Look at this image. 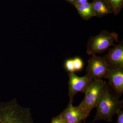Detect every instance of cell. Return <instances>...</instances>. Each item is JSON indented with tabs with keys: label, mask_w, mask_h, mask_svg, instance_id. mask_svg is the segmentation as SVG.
I'll return each instance as SVG.
<instances>
[{
	"label": "cell",
	"mask_w": 123,
	"mask_h": 123,
	"mask_svg": "<svg viewBox=\"0 0 123 123\" xmlns=\"http://www.w3.org/2000/svg\"><path fill=\"white\" fill-rule=\"evenodd\" d=\"M88 0H76V5L75 7L77 5H83L88 3Z\"/></svg>",
	"instance_id": "obj_17"
},
{
	"label": "cell",
	"mask_w": 123,
	"mask_h": 123,
	"mask_svg": "<svg viewBox=\"0 0 123 123\" xmlns=\"http://www.w3.org/2000/svg\"><path fill=\"white\" fill-rule=\"evenodd\" d=\"M66 1L74 6L76 5V0H66Z\"/></svg>",
	"instance_id": "obj_18"
},
{
	"label": "cell",
	"mask_w": 123,
	"mask_h": 123,
	"mask_svg": "<svg viewBox=\"0 0 123 123\" xmlns=\"http://www.w3.org/2000/svg\"><path fill=\"white\" fill-rule=\"evenodd\" d=\"M95 16L103 17L110 14L112 11L104 0H93L92 2Z\"/></svg>",
	"instance_id": "obj_9"
},
{
	"label": "cell",
	"mask_w": 123,
	"mask_h": 123,
	"mask_svg": "<svg viewBox=\"0 0 123 123\" xmlns=\"http://www.w3.org/2000/svg\"><path fill=\"white\" fill-rule=\"evenodd\" d=\"M84 123H85V121H84Z\"/></svg>",
	"instance_id": "obj_20"
},
{
	"label": "cell",
	"mask_w": 123,
	"mask_h": 123,
	"mask_svg": "<svg viewBox=\"0 0 123 123\" xmlns=\"http://www.w3.org/2000/svg\"><path fill=\"white\" fill-rule=\"evenodd\" d=\"M117 114V118L116 123H123V111L120 110Z\"/></svg>",
	"instance_id": "obj_15"
},
{
	"label": "cell",
	"mask_w": 123,
	"mask_h": 123,
	"mask_svg": "<svg viewBox=\"0 0 123 123\" xmlns=\"http://www.w3.org/2000/svg\"><path fill=\"white\" fill-rule=\"evenodd\" d=\"M110 7L112 13L115 15L118 14L123 7V0H104Z\"/></svg>",
	"instance_id": "obj_11"
},
{
	"label": "cell",
	"mask_w": 123,
	"mask_h": 123,
	"mask_svg": "<svg viewBox=\"0 0 123 123\" xmlns=\"http://www.w3.org/2000/svg\"><path fill=\"white\" fill-rule=\"evenodd\" d=\"M51 123H64V122L59 116L57 117L53 118L52 120Z\"/></svg>",
	"instance_id": "obj_16"
},
{
	"label": "cell",
	"mask_w": 123,
	"mask_h": 123,
	"mask_svg": "<svg viewBox=\"0 0 123 123\" xmlns=\"http://www.w3.org/2000/svg\"><path fill=\"white\" fill-rule=\"evenodd\" d=\"M73 63L75 71H79L83 68V62L79 57H76L73 59Z\"/></svg>",
	"instance_id": "obj_12"
},
{
	"label": "cell",
	"mask_w": 123,
	"mask_h": 123,
	"mask_svg": "<svg viewBox=\"0 0 123 123\" xmlns=\"http://www.w3.org/2000/svg\"><path fill=\"white\" fill-rule=\"evenodd\" d=\"M68 76V95L69 101L73 103L75 95L79 92L85 93L94 80L87 74L84 76L79 77L74 72L70 73Z\"/></svg>",
	"instance_id": "obj_4"
},
{
	"label": "cell",
	"mask_w": 123,
	"mask_h": 123,
	"mask_svg": "<svg viewBox=\"0 0 123 123\" xmlns=\"http://www.w3.org/2000/svg\"><path fill=\"white\" fill-rule=\"evenodd\" d=\"M59 116L64 121L78 122L85 120L89 116L78 106H74L73 103L69 101L67 108Z\"/></svg>",
	"instance_id": "obj_8"
},
{
	"label": "cell",
	"mask_w": 123,
	"mask_h": 123,
	"mask_svg": "<svg viewBox=\"0 0 123 123\" xmlns=\"http://www.w3.org/2000/svg\"><path fill=\"white\" fill-rule=\"evenodd\" d=\"M109 68L123 67V41L119 42L104 56Z\"/></svg>",
	"instance_id": "obj_6"
},
{
	"label": "cell",
	"mask_w": 123,
	"mask_h": 123,
	"mask_svg": "<svg viewBox=\"0 0 123 123\" xmlns=\"http://www.w3.org/2000/svg\"><path fill=\"white\" fill-rule=\"evenodd\" d=\"M64 123H82L81 121L78 122H68V121H64Z\"/></svg>",
	"instance_id": "obj_19"
},
{
	"label": "cell",
	"mask_w": 123,
	"mask_h": 123,
	"mask_svg": "<svg viewBox=\"0 0 123 123\" xmlns=\"http://www.w3.org/2000/svg\"><path fill=\"white\" fill-rule=\"evenodd\" d=\"M108 68L103 57L93 55L88 61L86 72L93 80L106 78Z\"/></svg>",
	"instance_id": "obj_5"
},
{
	"label": "cell",
	"mask_w": 123,
	"mask_h": 123,
	"mask_svg": "<svg viewBox=\"0 0 123 123\" xmlns=\"http://www.w3.org/2000/svg\"><path fill=\"white\" fill-rule=\"evenodd\" d=\"M106 78L118 97H121L123 93V67L108 68Z\"/></svg>",
	"instance_id": "obj_7"
},
{
	"label": "cell",
	"mask_w": 123,
	"mask_h": 123,
	"mask_svg": "<svg viewBox=\"0 0 123 123\" xmlns=\"http://www.w3.org/2000/svg\"><path fill=\"white\" fill-rule=\"evenodd\" d=\"M0 123H18L14 122L13 120H11L7 116L5 115L1 116L0 115Z\"/></svg>",
	"instance_id": "obj_14"
},
{
	"label": "cell",
	"mask_w": 123,
	"mask_h": 123,
	"mask_svg": "<svg viewBox=\"0 0 123 123\" xmlns=\"http://www.w3.org/2000/svg\"><path fill=\"white\" fill-rule=\"evenodd\" d=\"M105 81L103 79L94 80L86 91L85 96L78 106L88 116L97 107L101 98Z\"/></svg>",
	"instance_id": "obj_3"
},
{
	"label": "cell",
	"mask_w": 123,
	"mask_h": 123,
	"mask_svg": "<svg viewBox=\"0 0 123 123\" xmlns=\"http://www.w3.org/2000/svg\"><path fill=\"white\" fill-rule=\"evenodd\" d=\"M75 7L83 20H88L95 17L92 2H88L83 5H77Z\"/></svg>",
	"instance_id": "obj_10"
},
{
	"label": "cell",
	"mask_w": 123,
	"mask_h": 123,
	"mask_svg": "<svg viewBox=\"0 0 123 123\" xmlns=\"http://www.w3.org/2000/svg\"><path fill=\"white\" fill-rule=\"evenodd\" d=\"M123 107V100L119 99V97L110 85L105 81L102 95L96 107L97 113L93 123L99 120L111 123L113 117Z\"/></svg>",
	"instance_id": "obj_1"
},
{
	"label": "cell",
	"mask_w": 123,
	"mask_h": 123,
	"mask_svg": "<svg viewBox=\"0 0 123 123\" xmlns=\"http://www.w3.org/2000/svg\"><path fill=\"white\" fill-rule=\"evenodd\" d=\"M118 35L115 32L103 30L98 35L91 36L86 44V52L88 55H96L102 53L111 46H114L115 42H119Z\"/></svg>",
	"instance_id": "obj_2"
},
{
	"label": "cell",
	"mask_w": 123,
	"mask_h": 123,
	"mask_svg": "<svg viewBox=\"0 0 123 123\" xmlns=\"http://www.w3.org/2000/svg\"><path fill=\"white\" fill-rule=\"evenodd\" d=\"M65 66L67 70L70 73L74 72H75L74 67L73 60H68L65 62Z\"/></svg>",
	"instance_id": "obj_13"
}]
</instances>
